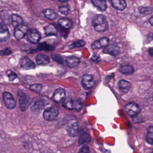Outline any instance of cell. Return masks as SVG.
<instances>
[{
  "instance_id": "obj_1",
  "label": "cell",
  "mask_w": 153,
  "mask_h": 153,
  "mask_svg": "<svg viewBox=\"0 0 153 153\" xmlns=\"http://www.w3.org/2000/svg\"><path fill=\"white\" fill-rule=\"evenodd\" d=\"M92 25L96 31L99 33L105 32L108 29V24L105 16L97 15L93 18Z\"/></svg>"
},
{
  "instance_id": "obj_2",
  "label": "cell",
  "mask_w": 153,
  "mask_h": 153,
  "mask_svg": "<svg viewBox=\"0 0 153 153\" xmlns=\"http://www.w3.org/2000/svg\"><path fill=\"white\" fill-rule=\"evenodd\" d=\"M59 111L58 107L53 106L45 110L43 116L45 120L52 121L54 120L59 115Z\"/></svg>"
},
{
  "instance_id": "obj_3",
  "label": "cell",
  "mask_w": 153,
  "mask_h": 153,
  "mask_svg": "<svg viewBox=\"0 0 153 153\" xmlns=\"http://www.w3.org/2000/svg\"><path fill=\"white\" fill-rule=\"evenodd\" d=\"M31 110L34 112L37 113L42 111L45 105L44 99L40 97H36L30 103Z\"/></svg>"
},
{
  "instance_id": "obj_4",
  "label": "cell",
  "mask_w": 153,
  "mask_h": 153,
  "mask_svg": "<svg viewBox=\"0 0 153 153\" xmlns=\"http://www.w3.org/2000/svg\"><path fill=\"white\" fill-rule=\"evenodd\" d=\"M18 95L19 108L22 111H25L30 105V98L24 92H19Z\"/></svg>"
},
{
  "instance_id": "obj_5",
  "label": "cell",
  "mask_w": 153,
  "mask_h": 153,
  "mask_svg": "<svg viewBox=\"0 0 153 153\" xmlns=\"http://www.w3.org/2000/svg\"><path fill=\"white\" fill-rule=\"evenodd\" d=\"M28 27L26 25H22L18 26L15 27L14 36L18 40H21L27 35L28 32Z\"/></svg>"
},
{
  "instance_id": "obj_6",
  "label": "cell",
  "mask_w": 153,
  "mask_h": 153,
  "mask_svg": "<svg viewBox=\"0 0 153 153\" xmlns=\"http://www.w3.org/2000/svg\"><path fill=\"white\" fill-rule=\"evenodd\" d=\"M125 110L128 115L135 117L140 112V108L136 103L130 102L125 105Z\"/></svg>"
},
{
  "instance_id": "obj_7",
  "label": "cell",
  "mask_w": 153,
  "mask_h": 153,
  "mask_svg": "<svg viewBox=\"0 0 153 153\" xmlns=\"http://www.w3.org/2000/svg\"><path fill=\"white\" fill-rule=\"evenodd\" d=\"M3 98L5 106L8 109L12 110L16 107V100L13 95L9 92H4L3 94Z\"/></svg>"
},
{
  "instance_id": "obj_8",
  "label": "cell",
  "mask_w": 153,
  "mask_h": 153,
  "mask_svg": "<svg viewBox=\"0 0 153 153\" xmlns=\"http://www.w3.org/2000/svg\"><path fill=\"white\" fill-rule=\"evenodd\" d=\"M66 129L70 137H76L79 132V127L77 122L74 120L70 121L67 125Z\"/></svg>"
},
{
  "instance_id": "obj_9",
  "label": "cell",
  "mask_w": 153,
  "mask_h": 153,
  "mask_svg": "<svg viewBox=\"0 0 153 153\" xmlns=\"http://www.w3.org/2000/svg\"><path fill=\"white\" fill-rule=\"evenodd\" d=\"M26 36L28 41L34 44L38 43L41 40V34L36 29H29Z\"/></svg>"
},
{
  "instance_id": "obj_10",
  "label": "cell",
  "mask_w": 153,
  "mask_h": 153,
  "mask_svg": "<svg viewBox=\"0 0 153 153\" xmlns=\"http://www.w3.org/2000/svg\"><path fill=\"white\" fill-rule=\"evenodd\" d=\"M81 84L85 89H89L95 85V82L92 75L85 74L82 77Z\"/></svg>"
},
{
  "instance_id": "obj_11",
  "label": "cell",
  "mask_w": 153,
  "mask_h": 153,
  "mask_svg": "<svg viewBox=\"0 0 153 153\" xmlns=\"http://www.w3.org/2000/svg\"><path fill=\"white\" fill-rule=\"evenodd\" d=\"M66 98V91L62 88L56 89L52 96L53 100L57 103L63 102Z\"/></svg>"
},
{
  "instance_id": "obj_12",
  "label": "cell",
  "mask_w": 153,
  "mask_h": 153,
  "mask_svg": "<svg viewBox=\"0 0 153 153\" xmlns=\"http://www.w3.org/2000/svg\"><path fill=\"white\" fill-rule=\"evenodd\" d=\"M103 51L104 53L110 54L112 56H116L119 55L120 53V47L116 44L108 45L107 46L105 47Z\"/></svg>"
},
{
  "instance_id": "obj_13",
  "label": "cell",
  "mask_w": 153,
  "mask_h": 153,
  "mask_svg": "<svg viewBox=\"0 0 153 153\" xmlns=\"http://www.w3.org/2000/svg\"><path fill=\"white\" fill-rule=\"evenodd\" d=\"M109 40L106 37H102L97 41H95L91 45V47L94 50L101 49L105 47L109 44Z\"/></svg>"
},
{
  "instance_id": "obj_14",
  "label": "cell",
  "mask_w": 153,
  "mask_h": 153,
  "mask_svg": "<svg viewBox=\"0 0 153 153\" xmlns=\"http://www.w3.org/2000/svg\"><path fill=\"white\" fill-rule=\"evenodd\" d=\"M20 64L21 67L26 70L33 69L36 67L33 62L27 56H25L21 59Z\"/></svg>"
},
{
  "instance_id": "obj_15",
  "label": "cell",
  "mask_w": 153,
  "mask_h": 153,
  "mask_svg": "<svg viewBox=\"0 0 153 153\" xmlns=\"http://www.w3.org/2000/svg\"><path fill=\"white\" fill-rule=\"evenodd\" d=\"M111 2L114 9L120 11L124 10L127 7L125 0H111Z\"/></svg>"
},
{
  "instance_id": "obj_16",
  "label": "cell",
  "mask_w": 153,
  "mask_h": 153,
  "mask_svg": "<svg viewBox=\"0 0 153 153\" xmlns=\"http://www.w3.org/2000/svg\"><path fill=\"white\" fill-rule=\"evenodd\" d=\"M65 62L68 67L71 68H74L77 67L80 63L79 58L76 56H69L66 58Z\"/></svg>"
},
{
  "instance_id": "obj_17",
  "label": "cell",
  "mask_w": 153,
  "mask_h": 153,
  "mask_svg": "<svg viewBox=\"0 0 153 153\" xmlns=\"http://www.w3.org/2000/svg\"><path fill=\"white\" fill-rule=\"evenodd\" d=\"M45 34L47 36H56L58 33V29L54 25L49 24L44 27Z\"/></svg>"
},
{
  "instance_id": "obj_18",
  "label": "cell",
  "mask_w": 153,
  "mask_h": 153,
  "mask_svg": "<svg viewBox=\"0 0 153 153\" xmlns=\"http://www.w3.org/2000/svg\"><path fill=\"white\" fill-rule=\"evenodd\" d=\"M91 2L101 11H105L107 9V3L105 0H91Z\"/></svg>"
},
{
  "instance_id": "obj_19",
  "label": "cell",
  "mask_w": 153,
  "mask_h": 153,
  "mask_svg": "<svg viewBox=\"0 0 153 153\" xmlns=\"http://www.w3.org/2000/svg\"><path fill=\"white\" fill-rule=\"evenodd\" d=\"M36 60L39 65H46L50 62V58L43 54H37L36 57Z\"/></svg>"
},
{
  "instance_id": "obj_20",
  "label": "cell",
  "mask_w": 153,
  "mask_h": 153,
  "mask_svg": "<svg viewBox=\"0 0 153 153\" xmlns=\"http://www.w3.org/2000/svg\"><path fill=\"white\" fill-rule=\"evenodd\" d=\"M58 24L61 27L65 29H71L73 26L72 20L68 18L60 19L58 20Z\"/></svg>"
},
{
  "instance_id": "obj_21",
  "label": "cell",
  "mask_w": 153,
  "mask_h": 153,
  "mask_svg": "<svg viewBox=\"0 0 153 153\" xmlns=\"http://www.w3.org/2000/svg\"><path fill=\"white\" fill-rule=\"evenodd\" d=\"M119 89L123 93H127L130 89L131 85L128 81L124 79H122L119 81L118 84Z\"/></svg>"
},
{
  "instance_id": "obj_22",
  "label": "cell",
  "mask_w": 153,
  "mask_h": 153,
  "mask_svg": "<svg viewBox=\"0 0 153 153\" xmlns=\"http://www.w3.org/2000/svg\"><path fill=\"white\" fill-rule=\"evenodd\" d=\"M91 137L87 131H82L79 136L78 143L80 145L88 144L91 141Z\"/></svg>"
},
{
  "instance_id": "obj_23",
  "label": "cell",
  "mask_w": 153,
  "mask_h": 153,
  "mask_svg": "<svg viewBox=\"0 0 153 153\" xmlns=\"http://www.w3.org/2000/svg\"><path fill=\"white\" fill-rule=\"evenodd\" d=\"M23 20L22 17L17 14H13L11 16V23L14 27L23 24Z\"/></svg>"
},
{
  "instance_id": "obj_24",
  "label": "cell",
  "mask_w": 153,
  "mask_h": 153,
  "mask_svg": "<svg viewBox=\"0 0 153 153\" xmlns=\"http://www.w3.org/2000/svg\"><path fill=\"white\" fill-rule=\"evenodd\" d=\"M43 14L46 18L51 20H54L57 17V15L56 12L51 9H46L45 10L43 11Z\"/></svg>"
},
{
  "instance_id": "obj_25",
  "label": "cell",
  "mask_w": 153,
  "mask_h": 153,
  "mask_svg": "<svg viewBox=\"0 0 153 153\" xmlns=\"http://www.w3.org/2000/svg\"><path fill=\"white\" fill-rule=\"evenodd\" d=\"M120 71L125 75H131L134 72V69L132 66L130 65H124L120 68Z\"/></svg>"
},
{
  "instance_id": "obj_26",
  "label": "cell",
  "mask_w": 153,
  "mask_h": 153,
  "mask_svg": "<svg viewBox=\"0 0 153 153\" xmlns=\"http://www.w3.org/2000/svg\"><path fill=\"white\" fill-rule=\"evenodd\" d=\"M1 19L2 22L7 25L11 23V16H10L8 12L3 10L1 13Z\"/></svg>"
},
{
  "instance_id": "obj_27",
  "label": "cell",
  "mask_w": 153,
  "mask_h": 153,
  "mask_svg": "<svg viewBox=\"0 0 153 153\" xmlns=\"http://www.w3.org/2000/svg\"><path fill=\"white\" fill-rule=\"evenodd\" d=\"M63 106L68 110H74L75 101L71 98H66L63 102Z\"/></svg>"
},
{
  "instance_id": "obj_28",
  "label": "cell",
  "mask_w": 153,
  "mask_h": 153,
  "mask_svg": "<svg viewBox=\"0 0 153 153\" xmlns=\"http://www.w3.org/2000/svg\"><path fill=\"white\" fill-rule=\"evenodd\" d=\"M55 48L51 45L48 44L45 42H43L38 45L37 50L41 51H51L54 50Z\"/></svg>"
},
{
  "instance_id": "obj_29",
  "label": "cell",
  "mask_w": 153,
  "mask_h": 153,
  "mask_svg": "<svg viewBox=\"0 0 153 153\" xmlns=\"http://www.w3.org/2000/svg\"><path fill=\"white\" fill-rule=\"evenodd\" d=\"M86 43L83 40H77L74 42L72 44L69 45V48L71 49L74 48H80L84 47Z\"/></svg>"
},
{
  "instance_id": "obj_30",
  "label": "cell",
  "mask_w": 153,
  "mask_h": 153,
  "mask_svg": "<svg viewBox=\"0 0 153 153\" xmlns=\"http://www.w3.org/2000/svg\"><path fill=\"white\" fill-rule=\"evenodd\" d=\"M51 57L53 60L59 64H63L64 59L62 56L58 53H53L51 54Z\"/></svg>"
},
{
  "instance_id": "obj_31",
  "label": "cell",
  "mask_w": 153,
  "mask_h": 153,
  "mask_svg": "<svg viewBox=\"0 0 153 153\" xmlns=\"http://www.w3.org/2000/svg\"><path fill=\"white\" fill-rule=\"evenodd\" d=\"M42 88V85L41 84H33L29 87V89L36 93L41 92Z\"/></svg>"
},
{
  "instance_id": "obj_32",
  "label": "cell",
  "mask_w": 153,
  "mask_h": 153,
  "mask_svg": "<svg viewBox=\"0 0 153 153\" xmlns=\"http://www.w3.org/2000/svg\"><path fill=\"white\" fill-rule=\"evenodd\" d=\"M83 108V103L82 101L80 99L75 101V105H74V110L77 111H79Z\"/></svg>"
},
{
  "instance_id": "obj_33",
  "label": "cell",
  "mask_w": 153,
  "mask_h": 153,
  "mask_svg": "<svg viewBox=\"0 0 153 153\" xmlns=\"http://www.w3.org/2000/svg\"><path fill=\"white\" fill-rule=\"evenodd\" d=\"M59 11L62 15L67 16L69 13L70 9L68 6H62L59 8Z\"/></svg>"
},
{
  "instance_id": "obj_34",
  "label": "cell",
  "mask_w": 153,
  "mask_h": 153,
  "mask_svg": "<svg viewBox=\"0 0 153 153\" xmlns=\"http://www.w3.org/2000/svg\"><path fill=\"white\" fill-rule=\"evenodd\" d=\"M12 53V51L10 48H7L0 51V56H7Z\"/></svg>"
},
{
  "instance_id": "obj_35",
  "label": "cell",
  "mask_w": 153,
  "mask_h": 153,
  "mask_svg": "<svg viewBox=\"0 0 153 153\" xmlns=\"http://www.w3.org/2000/svg\"><path fill=\"white\" fill-rule=\"evenodd\" d=\"M153 133L148 132L146 137V142L150 145H153Z\"/></svg>"
},
{
  "instance_id": "obj_36",
  "label": "cell",
  "mask_w": 153,
  "mask_h": 153,
  "mask_svg": "<svg viewBox=\"0 0 153 153\" xmlns=\"http://www.w3.org/2000/svg\"><path fill=\"white\" fill-rule=\"evenodd\" d=\"M9 79L10 81H13L17 78V75L13 71H10L7 74Z\"/></svg>"
},
{
  "instance_id": "obj_37",
  "label": "cell",
  "mask_w": 153,
  "mask_h": 153,
  "mask_svg": "<svg viewBox=\"0 0 153 153\" xmlns=\"http://www.w3.org/2000/svg\"><path fill=\"white\" fill-rule=\"evenodd\" d=\"M140 12L145 15H148L152 13V9L150 7H143L141 8Z\"/></svg>"
},
{
  "instance_id": "obj_38",
  "label": "cell",
  "mask_w": 153,
  "mask_h": 153,
  "mask_svg": "<svg viewBox=\"0 0 153 153\" xmlns=\"http://www.w3.org/2000/svg\"><path fill=\"white\" fill-rule=\"evenodd\" d=\"M89 148L86 146H83L79 151L80 153H89Z\"/></svg>"
},
{
  "instance_id": "obj_39",
  "label": "cell",
  "mask_w": 153,
  "mask_h": 153,
  "mask_svg": "<svg viewBox=\"0 0 153 153\" xmlns=\"http://www.w3.org/2000/svg\"><path fill=\"white\" fill-rule=\"evenodd\" d=\"M148 53H149V55H151V56H153V48H150V49L149 50Z\"/></svg>"
},
{
  "instance_id": "obj_40",
  "label": "cell",
  "mask_w": 153,
  "mask_h": 153,
  "mask_svg": "<svg viewBox=\"0 0 153 153\" xmlns=\"http://www.w3.org/2000/svg\"><path fill=\"white\" fill-rule=\"evenodd\" d=\"M149 23H150V25H151V26L153 25V17H151L150 18V19H149Z\"/></svg>"
},
{
  "instance_id": "obj_41",
  "label": "cell",
  "mask_w": 153,
  "mask_h": 153,
  "mask_svg": "<svg viewBox=\"0 0 153 153\" xmlns=\"http://www.w3.org/2000/svg\"><path fill=\"white\" fill-rule=\"evenodd\" d=\"M60 2H62V3H65V2H68L70 0H58Z\"/></svg>"
}]
</instances>
